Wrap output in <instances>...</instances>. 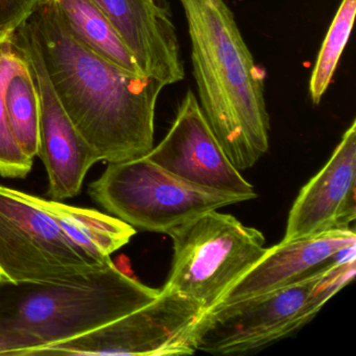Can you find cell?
<instances>
[{"label": "cell", "instance_id": "e0dca14e", "mask_svg": "<svg viewBox=\"0 0 356 356\" xmlns=\"http://www.w3.org/2000/svg\"><path fill=\"white\" fill-rule=\"evenodd\" d=\"M6 109L16 141L24 153L34 159L38 156L40 109L36 84L29 63L10 79L6 90Z\"/></svg>", "mask_w": 356, "mask_h": 356}, {"label": "cell", "instance_id": "9a60e30c", "mask_svg": "<svg viewBox=\"0 0 356 356\" xmlns=\"http://www.w3.org/2000/svg\"><path fill=\"white\" fill-rule=\"evenodd\" d=\"M74 38L126 72L143 74L124 41L95 0H53Z\"/></svg>", "mask_w": 356, "mask_h": 356}, {"label": "cell", "instance_id": "8fae6325", "mask_svg": "<svg viewBox=\"0 0 356 356\" xmlns=\"http://www.w3.org/2000/svg\"><path fill=\"white\" fill-rule=\"evenodd\" d=\"M356 122L324 168L304 185L289 213L283 243L350 229L356 218Z\"/></svg>", "mask_w": 356, "mask_h": 356}, {"label": "cell", "instance_id": "2e32d148", "mask_svg": "<svg viewBox=\"0 0 356 356\" xmlns=\"http://www.w3.org/2000/svg\"><path fill=\"white\" fill-rule=\"evenodd\" d=\"M26 64V58L14 43L13 30L0 34V176L3 178H26L34 161L16 141L6 109L8 83Z\"/></svg>", "mask_w": 356, "mask_h": 356}, {"label": "cell", "instance_id": "d6986e66", "mask_svg": "<svg viewBox=\"0 0 356 356\" xmlns=\"http://www.w3.org/2000/svg\"><path fill=\"white\" fill-rule=\"evenodd\" d=\"M41 0H0V34L14 30L34 11Z\"/></svg>", "mask_w": 356, "mask_h": 356}, {"label": "cell", "instance_id": "8992f818", "mask_svg": "<svg viewBox=\"0 0 356 356\" xmlns=\"http://www.w3.org/2000/svg\"><path fill=\"white\" fill-rule=\"evenodd\" d=\"M89 195L130 226L166 234L205 212L248 201L241 195L189 184L147 156L109 163L89 185Z\"/></svg>", "mask_w": 356, "mask_h": 356}, {"label": "cell", "instance_id": "9c48e42d", "mask_svg": "<svg viewBox=\"0 0 356 356\" xmlns=\"http://www.w3.org/2000/svg\"><path fill=\"white\" fill-rule=\"evenodd\" d=\"M13 40L30 65L38 92V156L49 176L47 195L54 201L76 197L82 191L87 172L99 161V158L66 113L26 19L14 29Z\"/></svg>", "mask_w": 356, "mask_h": 356}, {"label": "cell", "instance_id": "4fadbf2b", "mask_svg": "<svg viewBox=\"0 0 356 356\" xmlns=\"http://www.w3.org/2000/svg\"><path fill=\"white\" fill-rule=\"evenodd\" d=\"M355 247L353 228L330 231L310 238L281 241L266 250L261 259L229 289L218 305L301 282L355 255Z\"/></svg>", "mask_w": 356, "mask_h": 356}, {"label": "cell", "instance_id": "5bb4252c", "mask_svg": "<svg viewBox=\"0 0 356 356\" xmlns=\"http://www.w3.org/2000/svg\"><path fill=\"white\" fill-rule=\"evenodd\" d=\"M42 204L74 245L104 261L111 259L110 255L126 245L136 233L134 227L124 220L97 210L54 200L42 199Z\"/></svg>", "mask_w": 356, "mask_h": 356}, {"label": "cell", "instance_id": "6da1fadb", "mask_svg": "<svg viewBox=\"0 0 356 356\" xmlns=\"http://www.w3.org/2000/svg\"><path fill=\"white\" fill-rule=\"evenodd\" d=\"M26 20L66 113L99 161L147 156L154 147L156 106L165 86L84 47L53 0H41Z\"/></svg>", "mask_w": 356, "mask_h": 356}, {"label": "cell", "instance_id": "7a4b0ae2", "mask_svg": "<svg viewBox=\"0 0 356 356\" xmlns=\"http://www.w3.org/2000/svg\"><path fill=\"white\" fill-rule=\"evenodd\" d=\"M180 3L202 111L233 165L248 170L270 147L266 72L255 63L225 0Z\"/></svg>", "mask_w": 356, "mask_h": 356}, {"label": "cell", "instance_id": "277c9868", "mask_svg": "<svg viewBox=\"0 0 356 356\" xmlns=\"http://www.w3.org/2000/svg\"><path fill=\"white\" fill-rule=\"evenodd\" d=\"M355 272L354 255L301 282L216 306L195 327V351L247 353L289 337L351 282Z\"/></svg>", "mask_w": 356, "mask_h": 356}, {"label": "cell", "instance_id": "5b68a950", "mask_svg": "<svg viewBox=\"0 0 356 356\" xmlns=\"http://www.w3.org/2000/svg\"><path fill=\"white\" fill-rule=\"evenodd\" d=\"M172 268L162 293L197 304L204 314L216 307L266 254V237L230 214L205 212L168 233Z\"/></svg>", "mask_w": 356, "mask_h": 356}, {"label": "cell", "instance_id": "3957f363", "mask_svg": "<svg viewBox=\"0 0 356 356\" xmlns=\"http://www.w3.org/2000/svg\"><path fill=\"white\" fill-rule=\"evenodd\" d=\"M159 293L160 289L124 274L113 261L57 282L0 280V328L29 335L37 348L53 345L118 320Z\"/></svg>", "mask_w": 356, "mask_h": 356}, {"label": "cell", "instance_id": "52a82bcc", "mask_svg": "<svg viewBox=\"0 0 356 356\" xmlns=\"http://www.w3.org/2000/svg\"><path fill=\"white\" fill-rule=\"evenodd\" d=\"M110 261L74 245L45 209L42 197L0 185V280L57 282Z\"/></svg>", "mask_w": 356, "mask_h": 356}, {"label": "cell", "instance_id": "30bf717a", "mask_svg": "<svg viewBox=\"0 0 356 356\" xmlns=\"http://www.w3.org/2000/svg\"><path fill=\"white\" fill-rule=\"evenodd\" d=\"M147 157L195 186L241 195L248 201L257 197L253 185L229 159L191 89L179 105L168 134Z\"/></svg>", "mask_w": 356, "mask_h": 356}, {"label": "cell", "instance_id": "7c38bea8", "mask_svg": "<svg viewBox=\"0 0 356 356\" xmlns=\"http://www.w3.org/2000/svg\"><path fill=\"white\" fill-rule=\"evenodd\" d=\"M145 76L164 86L184 79L180 45L168 0H95Z\"/></svg>", "mask_w": 356, "mask_h": 356}, {"label": "cell", "instance_id": "ffe728a7", "mask_svg": "<svg viewBox=\"0 0 356 356\" xmlns=\"http://www.w3.org/2000/svg\"><path fill=\"white\" fill-rule=\"evenodd\" d=\"M38 347L32 337L12 329L0 328V355H24Z\"/></svg>", "mask_w": 356, "mask_h": 356}, {"label": "cell", "instance_id": "ac0fdd59", "mask_svg": "<svg viewBox=\"0 0 356 356\" xmlns=\"http://www.w3.org/2000/svg\"><path fill=\"white\" fill-rule=\"evenodd\" d=\"M356 0H341L330 28L318 51L309 81L312 103L318 105L331 84L343 49L347 45L355 18Z\"/></svg>", "mask_w": 356, "mask_h": 356}, {"label": "cell", "instance_id": "ba28073f", "mask_svg": "<svg viewBox=\"0 0 356 356\" xmlns=\"http://www.w3.org/2000/svg\"><path fill=\"white\" fill-rule=\"evenodd\" d=\"M204 312L176 293L160 291L151 303L70 341L24 355H188Z\"/></svg>", "mask_w": 356, "mask_h": 356}]
</instances>
